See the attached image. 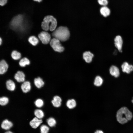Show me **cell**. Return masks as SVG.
Segmentation results:
<instances>
[{"mask_svg": "<svg viewBox=\"0 0 133 133\" xmlns=\"http://www.w3.org/2000/svg\"><path fill=\"white\" fill-rule=\"evenodd\" d=\"M25 75L24 73L21 71H18L14 75V78L18 82H24Z\"/></svg>", "mask_w": 133, "mask_h": 133, "instance_id": "9", "label": "cell"}, {"mask_svg": "<svg viewBox=\"0 0 133 133\" xmlns=\"http://www.w3.org/2000/svg\"><path fill=\"white\" fill-rule=\"evenodd\" d=\"M7 89L11 91H14L16 87L15 84L14 82L11 80H7L6 82Z\"/></svg>", "mask_w": 133, "mask_h": 133, "instance_id": "19", "label": "cell"}, {"mask_svg": "<svg viewBox=\"0 0 133 133\" xmlns=\"http://www.w3.org/2000/svg\"><path fill=\"white\" fill-rule=\"evenodd\" d=\"M33 0L35 1H37L38 2H40L42 1V0Z\"/></svg>", "mask_w": 133, "mask_h": 133, "instance_id": "33", "label": "cell"}, {"mask_svg": "<svg viewBox=\"0 0 133 133\" xmlns=\"http://www.w3.org/2000/svg\"><path fill=\"white\" fill-rule=\"evenodd\" d=\"M122 71L124 72L129 73L133 70V66L127 62H124L121 66Z\"/></svg>", "mask_w": 133, "mask_h": 133, "instance_id": "8", "label": "cell"}, {"mask_svg": "<svg viewBox=\"0 0 133 133\" xmlns=\"http://www.w3.org/2000/svg\"><path fill=\"white\" fill-rule=\"evenodd\" d=\"M52 35L55 38L58 39L60 41H65L69 39L70 33L67 27L61 26L54 31Z\"/></svg>", "mask_w": 133, "mask_h": 133, "instance_id": "2", "label": "cell"}, {"mask_svg": "<svg viewBox=\"0 0 133 133\" xmlns=\"http://www.w3.org/2000/svg\"><path fill=\"white\" fill-rule=\"evenodd\" d=\"M34 83L35 86L39 88L43 87L44 84V83L43 80L39 77L35 78Z\"/></svg>", "mask_w": 133, "mask_h": 133, "instance_id": "18", "label": "cell"}, {"mask_svg": "<svg viewBox=\"0 0 133 133\" xmlns=\"http://www.w3.org/2000/svg\"><path fill=\"white\" fill-rule=\"evenodd\" d=\"M4 133H13L11 131H9L6 132Z\"/></svg>", "mask_w": 133, "mask_h": 133, "instance_id": "34", "label": "cell"}, {"mask_svg": "<svg viewBox=\"0 0 133 133\" xmlns=\"http://www.w3.org/2000/svg\"><path fill=\"white\" fill-rule=\"evenodd\" d=\"M11 56L13 59L15 60H17L20 59L21 57L20 53L17 51H13L12 53Z\"/></svg>", "mask_w": 133, "mask_h": 133, "instance_id": "26", "label": "cell"}, {"mask_svg": "<svg viewBox=\"0 0 133 133\" xmlns=\"http://www.w3.org/2000/svg\"><path fill=\"white\" fill-rule=\"evenodd\" d=\"M98 1L99 4L103 6H106L108 3L107 0H98Z\"/></svg>", "mask_w": 133, "mask_h": 133, "instance_id": "30", "label": "cell"}, {"mask_svg": "<svg viewBox=\"0 0 133 133\" xmlns=\"http://www.w3.org/2000/svg\"><path fill=\"white\" fill-rule=\"evenodd\" d=\"M38 37L43 44H47L50 41L51 36L48 32H42L39 34Z\"/></svg>", "mask_w": 133, "mask_h": 133, "instance_id": "6", "label": "cell"}, {"mask_svg": "<svg viewBox=\"0 0 133 133\" xmlns=\"http://www.w3.org/2000/svg\"><path fill=\"white\" fill-rule=\"evenodd\" d=\"M13 124L11 121L7 119L4 120L1 124V128L5 130H8L12 127Z\"/></svg>", "mask_w": 133, "mask_h": 133, "instance_id": "16", "label": "cell"}, {"mask_svg": "<svg viewBox=\"0 0 133 133\" xmlns=\"http://www.w3.org/2000/svg\"><path fill=\"white\" fill-rule=\"evenodd\" d=\"M23 17L22 15H19L15 17L11 22V26L12 29H17L22 28L23 22Z\"/></svg>", "mask_w": 133, "mask_h": 133, "instance_id": "4", "label": "cell"}, {"mask_svg": "<svg viewBox=\"0 0 133 133\" xmlns=\"http://www.w3.org/2000/svg\"><path fill=\"white\" fill-rule=\"evenodd\" d=\"M110 74L115 77H118L120 75L119 69L118 67L116 66L112 65L109 69Z\"/></svg>", "mask_w": 133, "mask_h": 133, "instance_id": "11", "label": "cell"}, {"mask_svg": "<svg viewBox=\"0 0 133 133\" xmlns=\"http://www.w3.org/2000/svg\"><path fill=\"white\" fill-rule=\"evenodd\" d=\"M7 0H0V5L1 6L5 5L7 3Z\"/></svg>", "mask_w": 133, "mask_h": 133, "instance_id": "31", "label": "cell"}, {"mask_svg": "<svg viewBox=\"0 0 133 133\" xmlns=\"http://www.w3.org/2000/svg\"><path fill=\"white\" fill-rule=\"evenodd\" d=\"M2 42V39H1V38H0V45H1V42Z\"/></svg>", "mask_w": 133, "mask_h": 133, "instance_id": "35", "label": "cell"}, {"mask_svg": "<svg viewBox=\"0 0 133 133\" xmlns=\"http://www.w3.org/2000/svg\"><path fill=\"white\" fill-rule=\"evenodd\" d=\"M42 119L36 117H34L30 122V124L33 128L36 129L38 127L42 122Z\"/></svg>", "mask_w": 133, "mask_h": 133, "instance_id": "10", "label": "cell"}, {"mask_svg": "<svg viewBox=\"0 0 133 133\" xmlns=\"http://www.w3.org/2000/svg\"><path fill=\"white\" fill-rule=\"evenodd\" d=\"M30 64L29 60L26 58H24L20 60L19 64L21 67H24L26 65H28Z\"/></svg>", "mask_w": 133, "mask_h": 133, "instance_id": "23", "label": "cell"}, {"mask_svg": "<svg viewBox=\"0 0 133 133\" xmlns=\"http://www.w3.org/2000/svg\"><path fill=\"white\" fill-rule=\"evenodd\" d=\"M123 40L121 36L120 35H117L114 39V43L115 47L120 52L122 51L123 45Z\"/></svg>", "mask_w": 133, "mask_h": 133, "instance_id": "7", "label": "cell"}, {"mask_svg": "<svg viewBox=\"0 0 133 133\" xmlns=\"http://www.w3.org/2000/svg\"><path fill=\"white\" fill-rule=\"evenodd\" d=\"M56 19L52 16H48L45 17L42 22L41 26L45 31H54L57 26Z\"/></svg>", "mask_w": 133, "mask_h": 133, "instance_id": "3", "label": "cell"}, {"mask_svg": "<svg viewBox=\"0 0 133 133\" xmlns=\"http://www.w3.org/2000/svg\"><path fill=\"white\" fill-rule=\"evenodd\" d=\"M9 99L6 97H3L0 98V104L1 106H4L8 102Z\"/></svg>", "mask_w": 133, "mask_h": 133, "instance_id": "27", "label": "cell"}, {"mask_svg": "<svg viewBox=\"0 0 133 133\" xmlns=\"http://www.w3.org/2000/svg\"><path fill=\"white\" fill-rule=\"evenodd\" d=\"M94 55L89 51L84 52L83 54V58L86 62L88 63L91 62Z\"/></svg>", "mask_w": 133, "mask_h": 133, "instance_id": "12", "label": "cell"}, {"mask_svg": "<svg viewBox=\"0 0 133 133\" xmlns=\"http://www.w3.org/2000/svg\"><path fill=\"white\" fill-rule=\"evenodd\" d=\"M133 115L132 112L126 107H123L117 111L116 115L117 122L121 124L127 123L132 119Z\"/></svg>", "mask_w": 133, "mask_h": 133, "instance_id": "1", "label": "cell"}, {"mask_svg": "<svg viewBox=\"0 0 133 133\" xmlns=\"http://www.w3.org/2000/svg\"><path fill=\"white\" fill-rule=\"evenodd\" d=\"M8 65L6 62L4 60H1L0 62V74H2L7 71Z\"/></svg>", "mask_w": 133, "mask_h": 133, "instance_id": "13", "label": "cell"}, {"mask_svg": "<svg viewBox=\"0 0 133 133\" xmlns=\"http://www.w3.org/2000/svg\"><path fill=\"white\" fill-rule=\"evenodd\" d=\"M94 133H104L103 131L100 130H98L96 131Z\"/></svg>", "mask_w": 133, "mask_h": 133, "instance_id": "32", "label": "cell"}, {"mask_svg": "<svg viewBox=\"0 0 133 133\" xmlns=\"http://www.w3.org/2000/svg\"><path fill=\"white\" fill-rule=\"evenodd\" d=\"M103 82V80L100 76H98L95 77L94 84L97 86H100L102 84Z\"/></svg>", "mask_w": 133, "mask_h": 133, "instance_id": "21", "label": "cell"}, {"mask_svg": "<svg viewBox=\"0 0 133 133\" xmlns=\"http://www.w3.org/2000/svg\"><path fill=\"white\" fill-rule=\"evenodd\" d=\"M62 100L59 96H54L53 100L51 101V103L54 106L56 107H59L61 105Z\"/></svg>", "mask_w": 133, "mask_h": 133, "instance_id": "14", "label": "cell"}, {"mask_svg": "<svg viewBox=\"0 0 133 133\" xmlns=\"http://www.w3.org/2000/svg\"><path fill=\"white\" fill-rule=\"evenodd\" d=\"M50 44L52 48L55 51L59 52H63L64 48L60 43V41L55 38H53L51 40Z\"/></svg>", "mask_w": 133, "mask_h": 133, "instance_id": "5", "label": "cell"}, {"mask_svg": "<svg viewBox=\"0 0 133 133\" xmlns=\"http://www.w3.org/2000/svg\"><path fill=\"white\" fill-rule=\"evenodd\" d=\"M100 11L101 14L104 17H107L110 14L111 11L106 6L101 8Z\"/></svg>", "mask_w": 133, "mask_h": 133, "instance_id": "17", "label": "cell"}, {"mask_svg": "<svg viewBox=\"0 0 133 133\" xmlns=\"http://www.w3.org/2000/svg\"><path fill=\"white\" fill-rule=\"evenodd\" d=\"M34 114L36 117L39 119H42L44 116L43 111L40 109H36L34 111Z\"/></svg>", "mask_w": 133, "mask_h": 133, "instance_id": "22", "label": "cell"}, {"mask_svg": "<svg viewBox=\"0 0 133 133\" xmlns=\"http://www.w3.org/2000/svg\"><path fill=\"white\" fill-rule=\"evenodd\" d=\"M21 88L24 93H27L29 92L31 88L30 82L28 81L24 82L21 85Z\"/></svg>", "mask_w": 133, "mask_h": 133, "instance_id": "15", "label": "cell"}, {"mask_svg": "<svg viewBox=\"0 0 133 133\" xmlns=\"http://www.w3.org/2000/svg\"><path fill=\"white\" fill-rule=\"evenodd\" d=\"M67 107L69 109H72L75 108L76 105V102L74 99H72L68 100L66 103Z\"/></svg>", "mask_w": 133, "mask_h": 133, "instance_id": "20", "label": "cell"}, {"mask_svg": "<svg viewBox=\"0 0 133 133\" xmlns=\"http://www.w3.org/2000/svg\"><path fill=\"white\" fill-rule=\"evenodd\" d=\"M47 122L48 125L51 127L54 126L56 123L55 119L52 117L49 118L47 119Z\"/></svg>", "mask_w": 133, "mask_h": 133, "instance_id": "25", "label": "cell"}, {"mask_svg": "<svg viewBox=\"0 0 133 133\" xmlns=\"http://www.w3.org/2000/svg\"><path fill=\"white\" fill-rule=\"evenodd\" d=\"M29 42L33 46L36 45L38 42V39L34 36H31L28 39Z\"/></svg>", "mask_w": 133, "mask_h": 133, "instance_id": "24", "label": "cell"}, {"mask_svg": "<svg viewBox=\"0 0 133 133\" xmlns=\"http://www.w3.org/2000/svg\"><path fill=\"white\" fill-rule=\"evenodd\" d=\"M41 133H48L49 128L46 125H42L40 128Z\"/></svg>", "mask_w": 133, "mask_h": 133, "instance_id": "28", "label": "cell"}, {"mask_svg": "<svg viewBox=\"0 0 133 133\" xmlns=\"http://www.w3.org/2000/svg\"><path fill=\"white\" fill-rule=\"evenodd\" d=\"M35 106L37 107L40 108L43 105L44 102L42 100L39 99H37L34 102Z\"/></svg>", "mask_w": 133, "mask_h": 133, "instance_id": "29", "label": "cell"}, {"mask_svg": "<svg viewBox=\"0 0 133 133\" xmlns=\"http://www.w3.org/2000/svg\"><path fill=\"white\" fill-rule=\"evenodd\" d=\"M132 102L133 103V100H132Z\"/></svg>", "mask_w": 133, "mask_h": 133, "instance_id": "36", "label": "cell"}]
</instances>
